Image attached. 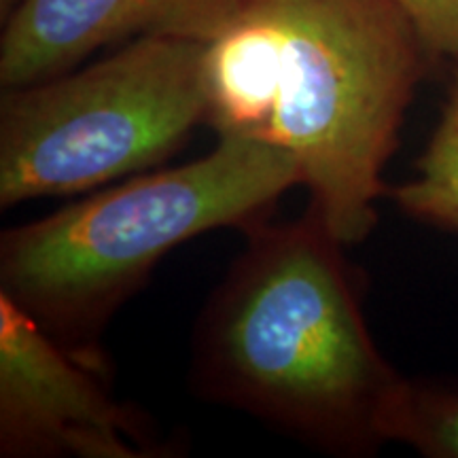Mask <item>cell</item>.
Instances as JSON below:
<instances>
[{
    "instance_id": "6",
    "label": "cell",
    "mask_w": 458,
    "mask_h": 458,
    "mask_svg": "<svg viewBox=\"0 0 458 458\" xmlns=\"http://www.w3.org/2000/svg\"><path fill=\"white\" fill-rule=\"evenodd\" d=\"M229 0H3V89L68 72L85 57L145 34L206 41Z\"/></svg>"
},
{
    "instance_id": "7",
    "label": "cell",
    "mask_w": 458,
    "mask_h": 458,
    "mask_svg": "<svg viewBox=\"0 0 458 458\" xmlns=\"http://www.w3.org/2000/svg\"><path fill=\"white\" fill-rule=\"evenodd\" d=\"M403 213L458 232V74L414 179L393 191Z\"/></svg>"
},
{
    "instance_id": "9",
    "label": "cell",
    "mask_w": 458,
    "mask_h": 458,
    "mask_svg": "<svg viewBox=\"0 0 458 458\" xmlns=\"http://www.w3.org/2000/svg\"><path fill=\"white\" fill-rule=\"evenodd\" d=\"M394 3L408 13L428 51L458 57V0H394Z\"/></svg>"
},
{
    "instance_id": "2",
    "label": "cell",
    "mask_w": 458,
    "mask_h": 458,
    "mask_svg": "<svg viewBox=\"0 0 458 458\" xmlns=\"http://www.w3.org/2000/svg\"><path fill=\"white\" fill-rule=\"evenodd\" d=\"M249 246L206 303L193 385L327 452L382 442L399 377L377 354L342 257L317 210L249 227Z\"/></svg>"
},
{
    "instance_id": "8",
    "label": "cell",
    "mask_w": 458,
    "mask_h": 458,
    "mask_svg": "<svg viewBox=\"0 0 458 458\" xmlns=\"http://www.w3.org/2000/svg\"><path fill=\"white\" fill-rule=\"evenodd\" d=\"M377 433L431 458H458V393L399 380L382 408Z\"/></svg>"
},
{
    "instance_id": "1",
    "label": "cell",
    "mask_w": 458,
    "mask_h": 458,
    "mask_svg": "<svg viewBox=\"0 0 458 458\" xmlns=\"http://www.w3.org/2000/svg\"><path fill=\"white\" fill-rule=\"evenodd\" d=\"M208 122L295 159L344 246L363 242L420 79V34L394 0H229L206 38Z\"/></svg>"
},
{
    "instance_id": "3",
    "label": "cell",
    "mask_w": 458,
    "mask_h": 458,
    "mask_svg": "<svg viewBox=\"0 0 458 458\" xmlns=\"http://www.w3.org/2000/svg\"><path fill=\"white\" fill-rule=\"evenodd\" d=\"M297 182L300 165L284 148L219 136L196 162L140 174L4 232L0 293L64 348L91 342L170 250L221 227L249 229Z\"/></svg>"
},
{
    "instance_id": "4",
    "label": "cell",
    "mask_w": 458,
    "mask_h": 458,
    "mask_svg": "<svg viewBox=\"0 0 458 458\" xmlns=\"http://www.w3.org/2000/svg\"><path fill=\"white\" fill-rule=\"evenodd\" d=\"M208 122L206 43L145 34L117 54L0 100V206L85 193L136 174Z\"/></svg>"
},
{
    "instance_id": "5",
    "label": "cell",
    "mask_w": 458,
    "mask_h": 458,
    "mask_svg": "<svg viewBox=\"0 0 458 458\" xmlns=\"http://www.w3.org/2000/svg\"><path fill=\"white\" fill-rule=\"evenodd\" d=\"M165 450L145 416L117 403L89 363L0 293V454L151 458Z\"/></svg>"
}]
</instances>
